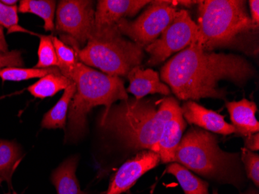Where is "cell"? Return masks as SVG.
Here are the masks:
<instances>
[{
    "mask_svg": "<svg viewBox=\"0 0 259 194\" xmlns=\"http://www.w3.org/2000/svg\"><path fill=\"white\" fill-rule=\"evenodd\" d=\"M255 74L248 60L233 54H217L203 49L196 41L168 60L161 69V78L181 100L225 99L219 82L228 80L242 87Z\"/></svg>",
    "mask_w": 259,
    "mask_h": 194,
    "instance_id": "obj_1",
    "label": "cell"
},
{
    "mask_svg": "<svg viewBox=\"0 0 259 194\" xmlns=\"http://www.w3.org/2000/svg\"><path fill=\"white\" fill-rule=\"evenodd\" d=\"M181 111L173 97L152 100L129 99L103 110L100 125L131 149L150 150L158 154V141L168 120Z\"/></svg>",
    "mask_w": 259,
    "mask_h": 194,
    "instance_id": "obj_2",
    "label": "cell"
},
{
    "mask_svg": "<svg viewBox=\"0 0 259 194\" xmlns=\"http://www.w3.org/2000/svg\"><path fill=\"white\" fill-rule=\"evenodd\" d=\"M175 162L218 183L238 188L244 183L239 154L223 151L214 135L198 127L190 128L182 138Z\"/></svg>",
    "mask_w": 259,
    "mask_h": 194,
    "instance_id": "obj_3",
    "label": "cell"
},
{
    "mask_svg": "<svg viewBox=\"0 0 259 194\" xmlns=\"http://www.w3.org/2000/svg\"><path fill=\"white\" fill-rule=\"evenodd\" d=\"M76 86L68 109V124L65 141H76L87 131V116L97 106L110 110L113 103L128 100L123 80L96 71L85 64L78 62L72 78Z\"/></svg>",
    "mask_w": 259,
    "mask_h": 194,
    "instance_id": "obj_4",
    "label": "cell"
},
{
    "mask_svg": "<svg viewBox=\"0 0 259 194\" xmlns=\"http://www.w3.org/2000/svg\"><path fill=\"white\" fill-rule=\"evenodd\" d=\"M198 42L205 51L236 43L243 33L257 30L242 0L198 1Z\"/></svg>",
    "mask_w": 259,
    "mask_h": 194,
    "instance_id": "obj_5",
    "label": "cell"
},
{
    "mask_svg": "<svg viewBox=\"0 0 259 194\" xmlns=\"http://www.w3.org/2000/svg\"><path fill=\"white\" fill-rule=\"evenodd\" d=\"M144 48L123 37L117 27L93 32L87 45L78 52L80 62L100 68L110 76H127L141 65Z\"/></svg>",
    "mask_w": 259,
    "mask_h": 194,
    "instance_id": "obj_6",
    "label": "cell"
},
{
    "mask_svg": "<svg viewBox=\"0 0 259 194\" xmlns=\"http://www.w3.org/2000/svg\"><path fill=\"white\" fill-rule=\"evenodd\" d=\"M178 5L179 1H151L136 20L130 21L127 19H123L118 22L116 27L123 36L129 37L141 48H146L157 40L169 25L180 10Z\"/></svg>",
    "mask_w": 259,
    "mask_h": 194,
    "instance_id": "obj_7",
    "label": "cell"
},
{
    "mask_svg": "<svg viewBox=\"0 0 259 194\" xmlns=\"http://www.w3.org/2000/svg\"><path fill=\"white\" fill-rule=\"evenodd\" d=\"M198 40V27L186 10H180L169 25L161 33L160 38L148 45L150 54L148 64L159 65L175 52H180Z\"/></svg>",
    "mask_w": 259,
    "mask_h": 194,
    "instance_id": "obj_8",
    "label": "cell"
},
{
    "mask_svg": "<svg viewBox=\"0 0 259 194\" xmlns=\"http://www.w3.org/2000/svg\"><path fill=\"white\" fill-rule=\"evenodd\" d=\"M90 0H63L56 12V30L73 39L80 48L91 37L95 23V9Z\"/></svg>",
    "mask_w": 259,
    "mask_h": 194,
    "instance_id": "obj_9",
    "label": "cell"
},
{
    "mask_svg": "<svg viewBox=\"0 0 259 194\" xmlns=\"http://www.w3.org/2000/svg\"><path fill=\"white\" fill-rule=\"evenodd\" d=\"M161 159L158 153L143 150L126 162L110 179L106 194H122L129 190L140 177L158 166Z\"/></svg>",
    "mask_w": 259,
    "mask_h": 194,
    "instance_id": "obj_10",
    "label": "cell"
},
{
    "mask_svg": "<svg viewBox=\"0 0 259 194\" xmlns=\"http://www.w3.org/2000/svg\"><path fill=\"white\" fill-rule=\"evenodd\" d=\"M148 0H100L95 10L93 32L116 27L119 21L133 17L138 12L149 5Z\"/></svg>",
    "mask_w": 259,
    "mask_h": 194,
    "instance_id": "obj_11",
    "label": "cell"
},
{
    "mask_svg": "<svg viewBox=\"0 0 259 194\" xmlns=\"http://www.w3.org/2000/svg\"><path fill=\"white\" fill-rule=\"evenodd\" d=\"M181 112L185 121L206 131L220 135H228L236 133L232 125L225 121V117L203 107L193 100H187L181 106Z\"/></svg>",
    "mask_w": 259,
    "mask_h": 194,
    "instance_id": "obj_12",
    "label": "cell"
},
{
    "mask_svg": "<svg viewBox=\"0 0 259 194\" xmlns=\"http://www.w3.org/2000/svg\"><path fill=\"white\" fill-rule=\"evenodd\" d=\"M130 85L126 91L132 93L137 100L143 99L148 94H159L169 96L171 90L166 84L161 83L157 71L141 65L132 68L127 75Z\"/></svg>",
    "mask_w": 259,
    "mask_h": 194,
    "instance_id": "obj_13",
    "label": "cell"
},
{
    "mask_svg": "<svg viewBox=\"0 0 259 194\" xmlns=\"http://www.w3.org/2000/svg\"><path fill=\"white\" fill-rule=\"evenodd\" d=\"M186 128V122L181 111L176 113L164 125L158 141V154L163 163H174L176 150Z\"/></svg>",
    "mask_w": 259,
    "mask_h": 194,
    "instance_id": "obj_14",
    "label": "cell"
},
{
    "mask_svg": "<svg viewBox=\"0 0 259 194\" xmlns=\"http://www.w3.org/2000/svg\"><path fill=\"white\" fill-rule=\"evenodd\" d=\"M226 106L236 133L244 137L258 133L259 124L255 118L257 105L254 102L242 99L240 101L227 102Z\"/></svg>",
    "mask_w": 259,
    "mask_h": 194,
    "instance_id": "obj_15",
    "label": "cell"
},
{
    "mask_svg": "<svg viewBox=\"0 0 259 194\" xmlns=\"http://www.w3.org/2000/svg\"><path fill=\"white\" fill-rule=\"evenodd\" d=\"M78 158H68L58 166L52 174V183L58 194H89L81 190L75 172Z\"/></svg>",
    "mask_w": 259,
    "mask_h": 194,
    "instance_id": "obj_16",
    "label": "cell"
},
{
    "mask_svg": "<svg viewBox=\"0 0 259 194\" xmlns=\"http://www.w3.org/2000/svg\"><path fill=\"white\" fill-rule=\"evenodd\" d=\"M75 91H76V86L73 82L69 87L65 89L63 96L61 97L60 100H58L55 106L48 113H45L42 121V128H47V129H57V128L64 129L65 128L70 103L72 101Z\"/></svg>",
    "mask_w": 259,
    "mask_h": 194,
    "instance_id": "obj_17",
    "label": "cell"
},
{
    "mask_svg": "<svg viewBox=\"0 0 259 194\" xmlns=\"http://www.w3.org/2000/svg\"><path fill=\"white\" fill-rule=\"evenodd\" d=\"M165 173L172 175L177 179L185 194H209L208 183L195 176L180 163L176 162L170 163Z\"/></svg>",
    "mask_w": 259,
    "mask_h": 194,
    "instance_id": "obj_18",
    "label": "cell"
},
{
    "mask_svg": "<svg viewBox=\"0 0 259 194\" xmlns=\"http://www.w3.org/2000/svg\"><path fill=\"white\" fill-rule=\"evenodd\" d=\"M73 83L62 74H49L28 87V91L36 98L51 97Z\"/></svg>",
    "mask_w": 259,
    "mask_h": 194,
    "instance_id": "obj_19",
    "label": "cell"
},
{
    "mask_svg": "<svg viewBox=\"0 0 259 194\" xmlns=\"http://www.w3.org/2000/svg\"><path fill=\"white\" fill-rule=\"evenodd\" d=\"M56 2L52 0H22L18 11L22 14H33L38 16L45 21L44 28L46 31L55 30V18Z\"/></svg>",
    "mask_w": 259,
    "mask_h": 194,
    "instance_id": "obj_20",
    "label": "cell"
},
{
    "mask_svg": "<svg viewBox=\"0 0 259 194\" xmlns=\"http://www.w3.org/2000/svg\"><path fill=\"white\" fill-rule=\"evenodd\" d=\"M21 156L20 147L16 143L0 139V179L7 180L10 185Z\"/></svg>",
    "mask_w": 259,
    "mask_h": 194,
    "instance_id": "obj_21",
    "label": "cell"
},
{
    "mask_svg": "<svg viewBox=\"0 0 259 194\" xmlns=\"http://www.w3.org/2000/svg\"><path fill=\"white\" fill-rule=\"evenodd\" d=\"M52 40L58 58V68L60 70L62 75L72 80L75 66L80 62L78 56V52L80 49L75 50L52 35Z\"/></svg>",
    "mask_w": 259,
    "mask_h": 194,
    "instance_id": "obj_22",
    "label": "cell"
},
{
    "mask_svg": "<svg viewBox=\"0 0 259 194\" xmlns=\"http://www.w3.org/2000/svg\"><path fill=\"white\" fill-rule=\"evenodd\" d=\"M62 74L58 67L48 68H23L16 67L0 69V78L4 81L20 82L30 79L43 78L49 74Z\"/></svg>",
    "mask_w": 259,
    "mask_h": 194,
    "instance_id": "obj_23",
    "label": "cell"
},
{
    "mask_svg": "<svg viewBox=\"0 0 259 194\" xmlns=\"http://www.w3.org/2000/svg\"><path fill=\"white\" fill-rule=\"evenodd\" d=\"M38 48V62L35 68H48L58 67V62L56 52L52 40V35H40Z\"/></svg>",
    "mask_w": 259,
    "mask_h": 194,
    "instance_id": "obj_24",
    "label": "cell"
},
{
    "mask_svg": "<svg viewBox=\"0 0 259 194\" xmlns=\"http://www.w3.org/2000/svg\"><path fill=\"white\" fill-rule=\"evenodd\" d=\"M18 7L7 6L0 1V26L8 29V33L11 32H28L18 26Z\"/></svg>",
    "mask_w": 259,
    "mask_h": 194,
    "instance_id": "obj_25",
    "label": "cell"
},
{
    "mask_svg": "<svg viewBox=\"0 0 259 194\" xmlns=\"http://www.w3.org/2000/svg\"><path fill=\"white\" fill-rule=\"evenodd\" d=\"M241 161L244 163L246 174L252 180L257 187L259 186V156L256 153L242 148L241 152Z\"/></svg>",
    "mask_w": 259,
    "mask_h": 194,
    "instance_id": "obj_26",
    "label": "cell"
},
{
    "mask_svg": "<svg viewBox=\"0 0 259 194\" xmlns=\"http://www.w3.org/2000/svg\"><path fill=\"white\" fill-rule=\"evenodd\" d=\"M23 65L24 63L20 51L14 50L5 53L0 52V69L9 67L21 68Z\"/></svg>",
    "mask_w": 259,
    "mask_h": 194,
    "instance_id": "obj_27",
    "label": "cell"
},
{
    "mask_svg": "<svg viewBox=\"0 0 259 194\" xmlns=\"http://www.w3.org/2000/svg\"><path fill=\"white\" fill-rule=\"evenodd\" d=\"M245 148L250 150L251 151H257L259 149V135L258 133H255L253 135H249V136L246 137L245 141Z\"/></svg>",
    "mask_w": 259,
    "mask_h": 194,
    "instance_id": "obj_28",
    "label": "cell"
},
{
    "mask_svg": "<svg viewBox=\"0 0 259 194\" xmlns=\"http://www.w3.org/2000/svg\"><path fill=\"white\" fill-rule=\"evenodd\" d=\"M250 11H251V19L254 25L258 27L259 24V1L258 0H250Z\"/></svg>",
    "mask_w": 259,
    "mask_h": 194,
    "instance_id": "obj_29",
    "label": "cell"
},
{
    "mask_svg": "<svg viewBox=\"0 0 259 194\" xmlns=\"http://www.w3.org/2000/svg\"><path fill=\"white\" fill-rule=\"evenodd\" d=\"M9 52L8 45L6 42L5 36H4V27L0 26V52L5 53Z\"/></svg>",
    "mask_w": 259,
    "mask_h": 194,
    "instance_id": "obj_30",
    "label": "cell"
},
{
    "mask_svg": "<svg viewBox=\"0 0 259 194\" xmlns=\"http://www.w3.org/2000/svg\"><path fill=\"white\" fill-rule=\"evenodd\" d=\"M1 2L3 3V4H5V5L7 6H15L17 5V1H16V0H14V1H8V0H2Z\"/></svg>",
    "mask_w": 259,
    "mask_h": 194,
    "instance_id": "obj_31",
    "label": "cell"
},
{
    "mask_svg": "<svg viewBox=\"0 0 259 194\" xmlns=\"http://www.w3.org/2000/svg\"><path fill=\"white\" fill-rule=\"evenodd\" d=\"M243 194H258V192L256 189H250L249 190L246 191L245 192H244Z\"/></svg>",
    "mask_w": 259,
    "mask_h": 194,
    "instance_id": "obj_32",
    "label": "cell"
},
{
    "mask_svg": "<svg viewBox=\"0 0 259 194\" xmlns=\"http://www.w3.org/2000/svg\"><path fill=\"white\" fill-rule=\"evenodd\" d=\"M213 194H219V193H218V190H216V189H214V190L213 191Z\"/></svg>",
    "mask_w": 259,
    "mask_h": 194,
    "instance_id": "obj_33",
    "label": "cell"
},
{
    "mask_svg": "<svg viewBox=\"0 0 259 194\" xmlns=\"http://www.w3.org/2000/svg\"><path fill=\"white\" fill-rule=\"evenodd\" d=\"M13 194H18V193H17V192H16L15 191H14V192H13Z\"/></svg>",
    "mask_w": 259,
    "mask_h": 194,
    "instance_id": "obj_34",
    "label": "cell"
},
{
    "mask_svg": "<svg viewBox=\"0 0 259 194\" xmlns=\"http://www.w3.org/2000/svg\"><path fill=\"white\" fill-rule=\"evenodd\" d=\"M6 194H10V193H6Z\"/></svg>",
    "mask_w": 259,
    "mask_h": 194,
    "instance_id": "obj_35",
    "label": "cell"
}]
</instances>
